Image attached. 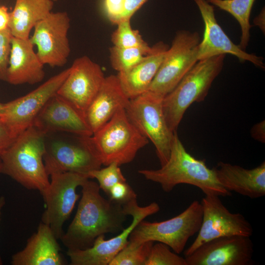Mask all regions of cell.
<instances>
[{
  "instance_id": "obj_32",
  "label": "cell",
  "mask_w": 265,
  "mask_h": 265,
  "mask_svg": "<svg viewBox=\"0 0 265 265\" xmlns=\"http://www.w3.org/2000/svg\"><path fill=\"white\" fill-rule=\"evenodd\" d=\"M107 195L109 199L122 206L137 198L136 194L126 182L115 184L109 190Z\"/></svg>"
},
{
  "instance_id": "obj_7",
  "label": "cell",
  "mask_w": 265,
  "mask_h": 265,
  "mask_svg": "<svg viewBox=\"0 0 265 265\" xmlns=\"http://www.w3.org/2000/svg\"><path fill=\"white\" fill-rule=\"evenodd\" d=\"M201 203L197 200L179 215L161 222L141 221L129 238V243L137 246L148 241L164 243L175 253H182L190 237L198 232L202 220Z\"/></svg>"
},
{
  "instance_id": "obj_10",
  "label": "cell",
  "mask_w": 265,
  "mask_h": 265,
  "mask_svg": "<svg viewBox=\"0 0 265 265\" xmlns=\"http://www.w3.org/2000/svg\"><path fill=\"white\" fill-rule=\"evenodd\" d=\"M125 212L132 217L131 224L119 235L108 239L105 235L98 237L93 245L85 249H68L71 265H109L114 257L128 243L130 235L135 226L147 217L158 212L160 207L156 202L145 207L138 205L134 198L122 205Z\"/></svg>"
},
{
  "instance_id": "obj_13",
  "label": "cell",
  "mask_w": 265,
  "mask_h": 265,
  "mask_svg": "<svg viewBox=\"0 0 265 265\" xmlns=\"http://www.w3.org/2000/svg\"><path fill=\"white\" fill-rule=\"evenodd\" d=\"M70 67L52 77L37 88L14 100L4 104L0 117L16 136L31 126L41 109L66 79Z\"/></svg>"
},
{
  "instance_id": "obj_39",
  "label": "cell",
  "mask_w": 265,
  "mask_h": 265,
  "mask_svg": "<svg viewBox=\"0 0 265 265\" xmlns=\"http://www.w3.org/2000/svg\"><path fill=\"white\" fill-rule=\"evenodd\" d=\"M5 204V199L4 196H1L0 197V215L1 213V210ZM3 264L2 259L0 256V265H2Z\"/></svg>"
},
{
  "instance_id": "obj_30",
  "label": "cell",
  "mask_w": 265,
  "mask_h": 265,
  "mask_svg": "<svg viewBox=\"0 0 265 265\" xmlns=\"http://www.w3.org/2000/svg\"><path fill=\"white\" fill-rule=\"evenodd\" d=\"M170 248L161 242L154 244L144 265H187L185 258L171 252Z\"/></svg>"
},
{
  "instance_id": "obj_42",
  "label": "cell",
  "mask_w": 265,
  "mask_h": 265,
  "mask_svg": "<svg viewBox=\"0 0 265 265\" xmlns=\"http://www.w3.org/2000/svg\"><path fill=\"white\" fill-rule=\"evenodd\" d=\"M52 0L54 2V1H57V0Z\"/></svg>"
},
{
  "instance_id": "obj_4",
  "label": "cell",
  "mask_w": 265,
  "mask_h": 265,
  "mask_svg": "<svg viewBox=\"0 0 265 265\" xmlns=\"http://www.w3.org/2000/svg\"><path fill=\"white\" fill-rule=\"evenodd\" d=\"M226 54L199 60L175 87L165 96L162 107L169 129L177 131L187 109L194 102L203 101L212 84L221 72Z\"/></svg>"
},
{
  "instance_id": "obj_9",
  "label": "cell",
  "mask_w": 265,
  "mask_h": 265,
  "mask_svg": "<svg viewBox=\"0 0 265 265\" xmlns=\"http://www.w3.org/2000/svg\"><path fill=\"white\" fill-rule=\"evenodd\" d=\"M200 42L197 32L179 30L147 91L163 97L170 92L199 60Z\"/></svg>"
},
{
  "instance_id": "obj_6",
  "label": "cell",
  "mask_w": 265,
  "mask_h": 265,
  "mask_svg": "<svg viewBox=\"0 0 265 265\" xmlns=\"http://www.w3.org/2000/svg\"><path fill=\"white\" fill-rule=\"evenodd\" d=\"M91 139L102 164L130 163L149 140L128 118L125 109L118 110L111 119L94 132Z\"/></svg>"
},
{
  "instance_id": "obj_15",
  "label": "cell",
  "mask_w": 265,
  "mask_h": 265,
  "mask_svg": "<svg viewBox=\"0 0 265 265\" xmlns=\"http://www.w3.org/2000/svg\"><path fill=\"white\" fill-rule=\"evenodd\" d=\"M57 94L84 116L105 77L100 66L87 56L77 58Z\"/></svg>"
},
{
  "instance_id": "obj_25",
  "label": "cell",
  "mask_w": 265,
  "mask_h": 265,
  "mask_svg": "<svg viewBox=\"0 0 265 265\" xmlns=\"http://www.w3.org/2000/svg\"><path fill=\"white\" fill-rule=\"evenodd\" d=\"M213 6L218 7L231 15L238 23L241 29L239 47L245 51L250 39L251 27L249 19L255 0H207Z\"/></svg>"
},
{
  "instance_id": "obj_2",
  "label": "cell",
  "mask_w": 265,
  "mask_h": 265,
  "mask_svg": "<svg viewBox=\"0 0 265 265\" xmlns=\"http://www.w3.org/2000/svg\"><path fill=\"white\" fill-rule=\"evenodd\" d=\"M138 173L146 179L159 184L162 189L170 192L177 185L188 184L200 189L205 195L230 196V191L218 182L213 168L188 153L174 132L170 153L167 162L158 169H141Z\"/></svg>"
},
{
  "instance_id": "obj_36",
  "label": "cell",
  "mask_w": 265,
  "mask_h": 265,
  "mask_svg": "<svg viewBox=\"0 0 265 265\" xmlns=\"http://www.w3.org/2000/svg\"><path fill=\"white\" fill-rule=\"evenodd\" d=\"M251 135L255 140L262 143L265 141V121H262L253 126L251 129Z\"/></svg>"
},
{
  "instance_id": "obj_19",
  "label": "cell",
  "mask_w": 265,
  "mask_h": 265,
  "mask_svg": "<svg viewBox=\"0 0 265 265\" xmlns=\"http://www.w3.org/2000/svg\"><path fill=\"white\" fill-rule=\"evenodd\" d=\"M49 226L41 222L25 247L12 255V265H64L67 261Z\"/></svg>"
},
{
  "instance_id": "obj_26",
  "label": "cell",
  "mask_w": 265,
  "mask_h": 265,
  "mask_svg": "<svg viewBox=\"0 0 265 265\" xmlns=\"http://www.w3.org/2000/svg\"><path fill=\"white\" fill-rule=\"evenodd\" d=\"M152 51L139 48H123L113 46L109 49L111 67L118 73L129 70L140 62Z\"/></svg>"
},
{
  "instance_id": "obj_14",
  "label": "cell",
  "mask_w": 265,
  "mask_h": 265,
  "mask_svg": "<svg viewBox=\"0 0 265 265\" xmlns=\"http://www.w3.org/2000/svg\"><path fill=\"white\" fill-rule=\"evenodd\" d=\"M70 20L65 12H51L34 26L29 39L37 47V54L44 65L61 67L70 53L68 32Z\"/></svg>"
},
{
  "instance_id": "obj_41",
  "label": "cell",
  "mask_w": 265,
  "mask_h": 265,
  "mask_svg": "<svg viewBox=\"0 0 265 265\" xmlns=\"http://www.w3.org/2000/svg\"><path fill=\"white\" fill-rule=\"evenodd\" d=\"M0 173H2V165L1 159L0 158Z\"/></svg>"
},
{
  "instance_id": "obj_31",
  "label": "cell",
  "mask_w": 265,
  "mask_h": 265,
  "mask_svg": "<svg viewBox=\"0 0 265 265\" xmlns=\"http://www.w3.org/2000/svg\"><path fill=\"white\" fill-rule=\"evenodd\" d=\"M12 38L9 28L0 31V80L6 81Z\"/></svg>"
},
{
  "instance_id": "obj_29",
  "label": "cell",
  "mask_w": 265,
  "mask_h": 265,
  "mask_svg": "<svg viewBox=\"0 0 265 265\" xmlns=\"http://www.w3.org/2000/svg\"><path fill=\"white\" fill-rule=\"evenodd\" d=\"M88 176L89 179H96L100 189L107 195L115 184L126 182L120 166L115 162H112L105 168L93 170L88 173Z\"/></svg>"
},
{
  "instance_id": "obj_1",
  "label": "cell",
  "mask_w": 265,
  "mask_h": 265,
  "mask_svg": "<svg viewBox=\"0 0 265 265\" xmlns=\"http://www.w3.org/2000/svg\"><path fill=\"white\" fill-rule=\"evenodd\" d=\"M89 179L81 186L76 214L59 239L68 249L89 248L98 237L124 229L128 215L123 206L103 197L98 184Z\"/></svg>"
},
{
  "instance_id": "obj_37",
  "label": "cell",
  "mask_w": 265,
  "mask_h": 265,
  "mask_svg": "<svg viewBox=\"0 0 265 265\" xmlns=\"http://www.w3.org/2000/svg\"><path fill=\"white\" fill-rule=\"evenodd\" d=\"M9 12L7 7L0 6V31L8 28Z\"/></svg>"
},
{
  "instance_id": "obj_8",
  "label": "cell",
  "mask_w": 265,
  "mask_h": 265,
  "mask_svg": "<svg viewBox=\"0 0 265 265\" xmlns=\"http://www.w3.org/2000/svg\"><path fill=\"white\" fill-rule=\"evenodd\" d=\"M163 98L147 91L130 99L125 109L130 121L153 143L161 166L169 159L174 132L169 129L165 118Z\"/></svg>"
},
{
  "instance_id": "obj_23",
  "label": "cell",
  "mask_w": 265,
  "mask_h": 265,
  "mask_svg": "<svg viewBox=\"0 0 265 265\" xmlns=\"http://www.w3.org/2000/svg\"><path fill=\"white\" fill-rule=\"evenodd\" d=\"M168 48L159 41L152 47L151 52L141 62L128 71L118 73L120 85L129 99L148 90Z\"/></svg>"
},
{
  "instance_id": "obj_28",
  "label": "cell",
  "mask_w": 265,
  "mask_h": 265,
  "mask_svg": "<svg viewBox=\"0 0 265 265\" xmlns=\"http://www.w3.org/2000/svg\"><path fill=\"white\" fill-rule=\"evenodd\" d=\"M154 242L148 241L139 245L133 246L128 242L109 265H144Z\"/></svg>"
},
{
  "instance_id": "obj_16",
  "label": "cell",
  "mask_w": 265,
  "mask_h": 265,
  "mask_svg": "<svg viewBox=\"0 0 265 265\" xmlns=\"http://www.w3.org/2000/svg\"><path fill=\"white\" fill-rule=\"evenodd\" d=\"M253 252L250 237L229 236L204 243L185 259L187 265H248Z\"/></svg>"
},
{
  "instance_id": "obj_33",
  "label": "cell",
  "mask_w": 265,
  "mask_h": 265,
  "mask_svg": "<svg viewBox=\"0 0 265 265\" xmlns=\"http://www.w3.org/2000/svg\"><path fill=\"white\" fill-rule=\"evenodd\" d=\"M125 0H104L103 7L106 15L112 24L122 21L125 12Z\"/></svg>"
},
{
  "instance_id": "obj_38",
  "label": "cell",
  "mask_w": 265,
  "mask_h": 265,
  "mask_svg": "<svg viewBox=\"0 0 265 265\" xmlns=\"http://www.w3.org/2000/svg\"><path fill=\"white\" fill-rule=\"evenodd\" d=\"M265 10L264 8L261 11L259 14L256 17L253 21L254 25L256 26H258L260 27L261 30L265 33Z\"/></svg>"
},
{
  "instance_id": "obj_22",
  "label": "cell",
  "mask_w": 265,
  "mask_h": 265,
  "mask_svg": "<svg viewBox=\"0 0 265 265\" xmlns=\"http://www.w3.org/2000/svg\"><path fill=\"white\" fill-rule=\"evenodd\" d=\"M213 169L219 184L229 191L252 199L265 196V161L250 169L220 161Z\"/></svg>"
},
{
  "instance_id": "obj_20",
  "label": "cell",
  "mask_w": 265,
  "mask_h": 265,
  "mask_svg": "<svg viewBox=\"0 0 265 265\" xmlns=\"http://www.w3.org/2000/svg\"><path fill=\"white\" fill-rule=\"evenodd\" d=\"M29 38L12 36L6 73V82L13 85L34 84L41 82L45 73Z\"/></svg>"
},
{
  "instance_id": "obj_5",
  "label": "cell",
  "mask_w": 265,
  "mask_h": 265,
  "mask_svg": "<svg viewBox=\"0 0 265 265\" xmlns=\"http://www.w3.org/2000/svg\"><path fill=\"white\" fill-rule=\"evenodd\" d=\"M91 136L62 132L45 133L43 160L49 176L64 172L88 176L90 172L100 168L103 164Z\"/></svg>"
},
{
  "instance_id": "obj_21",
  "label": "cell",
  "mask_w": 265,
  "mask_h": 265,
  "mask_svg": "<svg viewBox=\"0 0 265 265\" xmlns=\"http://www.w3.org/2000/svg\"><path fill=\"white\" fill-rule=\"evenodd\" d=\"M117 75L105 77L97 95L87 108L84 117L93 133L130 102Z\"/></svg>"
},
{
  "instance_id": "obj_12",
  "label": "cell",
  "mask_w": 265,
  "mask_h": 265,
  "mask_svg": "<svg viewBox=\"0 0 265 265\" xmlns=\"http://www.w3.org/2000/svg\"><path fill=\"white\" fill-rule=\"evenodd\" d=\"M219 196L206 195L201 202L203 216L198 234L185 251L186 257L204 243L224 236L250 237L253 234L251 224L239 213H232L223 204Z\"/></svg>"
},
{
  "instance_id": "obj_11",
  "label": "cell",
  "mask_w": 265,
  "mask_h": 265,
  "mask_svg": "<svg viewBox=\"0 0 265 265\" xmlns=\"http://www.w3.org/2000/svg\"><path fill=\"white\" fill-rule=\"evenodd\" d=\"M50 177L49 186L42 195L46 208L41 221L49 226L59 239L64 233L63 226L80 197L77 188L89 178L86 175L74 172L53 174Z\"/></svg>"
},
{
  "instance_id": "obj_18",
  "label": "cell",
  "mask_w": 265,
  "mask_h": 265,
  "mask_svg": "<svg viewBox=\"0 0 265 265\" xmlns=\"http://www.w3.org/2000/svg\"><path fill=\"white\" fill-rule=\"evenodd\" d=\"M32 125L44 134L62 132L88 136L93 134L84 116L57 94L41 109Z\"/></svg>"
},
{
  "instance_id": "obj_34",
  "label": "cell",
  "mask_w": 265,
  "mask_h": 265,
  "mask_svg": "<svg viewBox=\"0 0 265 265\" xmlns=\"http://www.w3.org/2000/svg\"><path fill=\"white\" fill-rule=\"evenodd\" d=\"M16 137L0 118V156Z\"/></svg>"
},
{
  "instance_id": "obj_17",
  "label": "cell",
  "mask_w": 265,
  "mask_h": 265,
  "mask_svg": "<svg viewBox=\"0 0 265 265\" xmlns=\"http://www.w3.org/2000/svg\"><path fill=\"white\" fill-rule=\"evenodd\" d=\"M193 1L199 8L204 24L203 37L198 48L199 60L230 54L236 56L240 61H248L261 69H265L263 57L246 52L229 38L217 22L213 5L207 0Z\"/></svg>"
},
{
  "instance_id": "obj_35",
  "label": "cell",
  "mask_w": 265,
  "mask_h": 265,
  "mask_svg": "<svg viewBox=\"0 0 265 265\" xmlns=\"http://www.w3.org/2000/svg\"><path fill=\"white\" fill-rule=\"evenodd\" d=\"M148 0H125V12L123 20H131L132 16Z\"/></svg>"
},
{
  "instance_id": "obj_24",
  "label": "cell",
  "mask_w": 265,
  "mask_h": 265,
  "mask_svg": "<svg viewBox=\"0 0 265 265\" xmlns=\"http://www.w3.org/2000/svg\"><path fill=\"white\" fill-rule=\"evenodd\" d=\"M52 0H16L9 12L8 28L12 36L28 39L31 30L52 11Z\"/></svg>"
},
{
  "instance_id": "obj_27",
  "label": "cell",
  "mask_w": 265,
  "mask_h": 265,
  "mask_svg": "<svg viewBox=\"0 0 265 265\" xmlns=\"http://www.w3.org/2000/svg\"><path fill=\"white\" fill-rule=\"evenodd\" d=\"M130 20H123L117 24V27L111 37L113 46L123 48H139L150 50L152 47L143 40L139 31L132 27Z\"/></svg>"
},
{
  "instance_id": "obj_3",
  "label": "cell",
  "mask_w": 265,
  "mask_h": 265,
  "mask_svg": "<svg viewBox=\"0 0 265 265\" xmlns=\"http://www.w3.org/2000/svg\"><path fill=\"white\" fill-rule=\"evenodd\" d=\"M44 133L32 125L19 134L0 156L2 173L42 195L50 181L44 163Z\"/></svg>"
},
{
  "instance_id": "obj_40",
  "label": "cell",
  "mask_w": 265,
  "mask_h": 265,
  "mask_svg": "<svg viewBox=\"0 0 265 265\" xmlns=\"http://www.w3.org/2000/svg\"><path fill=\"white\" fill-rule=\"evenodd\" d=\"M4 110V104L0 103V117L1 116Z\"/></svg>"
}]
</instances>
